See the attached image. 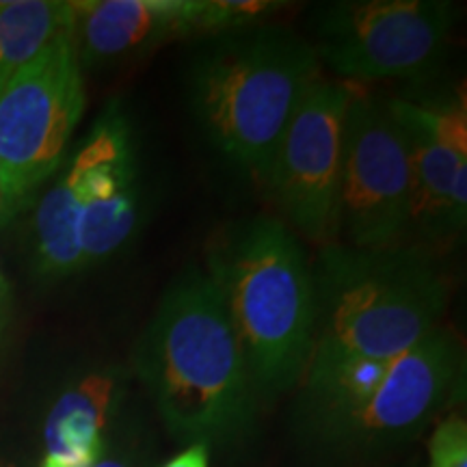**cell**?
Masks as SVG:
<instances>
[{
  "instance_id": "1",
  "label": "cell",
  "mask_w": 467,
  "mask_h": 467,
  "mask_svg": "<svg viewBox=\"0 0 467 467\" xmlns=\"http://www.w3.org/2000/svg\"><path fill=\"white\" fill-rule=\"evenodd\" d=\"M139 377L180 440L213 441L247 424L254 385L219 290L186 273L165 292L139 337Z\"/></svg>"
},
{
  "instance_id": "2",
  "label": "cell",
  "mask_w": 467,
  "mask_h": 467,
  "mask_svg": "<svg viewBox=\"0 0 467 467\" xmlns=\"http://www.w3.org/2000/svg\"><path fill=\"white\" fill-rule=\"evenodd\" d=\"M309 359H394L437 327L451 299L441 258L409 244L320 247Z\"/></svg>"
},
{
  "instance_id": "3",
  "label": "cell",
  "mask_w": 467,
  "mask_h": 467,
  "mask_svg": "<svg viewBox=\"0 0 467 467\" xmlns=\"http://www.w3.org/2000/svg\"><path fill=\"white\" fill-rule=\"evenodd\" d=\"M318 78L312 44L265 22L203 37L189 67V102L213 148L265 184L279 139Z\"/></svg>"
},
{
  "instance_id": "4",
  "label": "cell",
  "mask_w": 467,
  "mask_h": 467,
  "mask_svg": "<svg viewBox=\"0 0 467 467\" xmlns=\"http://www.w3.org/2000/svg\"><path fill=\"white\" fill-rule=\"evenodd\" d=\"M206 275L219 290L254 392L296 383L312 350V266L299 238L279 219L258 217L223 234Z\"/></svg>"
},
{
  "instance_id": "5",
  "label": "cell",
  "mask_w": 467,
  "mask_h": 467,
  "mask_svg": "<svg viewBox=\"0 0 467 467\" xmlns=\"http://www.w3.org/2000/svg\"><path fill=\"white\" fill-rule=\"evenodd\" d=\"M452 22L441 0H340L314 11L312 48L348 83L424 80L441 66Z\"/></svg>"
},
{
  "instance_id": "6",
  "label": "cell",
  "mask_w": 467,
  "mask_h": 467,
  "mask_svg": "<svg viewBox=\"0 0 467 467\" xmlns=\"http://www.w3.org/2000/svg\"><path fill=\"white\" fill-rule=\"evenodd\" d=\"M83 67L58 37L0 87V180L5 208L26 200L61 167L85 113Z\"/></svg>"
},
{
  "instance_id": "7",
  "label": "cell",
  "mask_w": 467,
  "mask_h": 467,
  "mask_svg": "<svg viewBox=\"0 0 467 467\" xmlns=\"http://www.w3.org/2000/svg\"><path fill=\"white\" fill-rule=\"evenodd\" d=\"M353 85L318 78L309 87L279 139L265 180L279 221L317 249L340 238L344 117Z\"/></svg>"
},
{
  "instance_id": "8",
  "label": "cell",
  "mask_w": 467,
  "mask_h": 467,
  "mask_svg": "<svg viewBox=\"0 0 467 467\" xmlns=\"http://www.w3.org/2000/svg\"><path fill=\"white\" fill-rule=\"evenodd\" d=\"M411 161L389 100L353 85L344 117L340 238L359 249L405 244Z\"/></svg>"
},
{
  "instance_id": "9",
  "label": "cell",
  "mask_w": 467,
  "mask_h": 467,
  "mask_svg": "<svg viewBox=\"0 0 467 467\" xmlns=\"http://www.w3.org/2000/svg\"><path fill=\"white\" fill-rule=\"evenodd\" d=\"M459 364V337L448 327H437L392 361L361 405L317 420L314 431L323 441L347 451H372L405 440L441 407Z\"/></svg>"
},
{
  "instance_id": "10",
  "label": "cell",
  "mask_w": 467,
  "mask_h": 467,
  "mask_svg": "<svg viewBox=\"0 0 467 467\" xmlns=\"http://www.w3.org/2000/svg\"><path fill=\"white\" fill-rule=\"evenodd\" d=\"M78 182L83 268L109 260L139 225V173L132 128L117 107L100 115L69 162Z\"/></svg>"
},
{
  "instance_id": "11",
  "label": "cell",
  "mask_w": 467,
  "mask_h": 467,
  "mask_svg": "<svg viewBox=\"0 0 467 467\" xmlns=\"http://www.w3.org/2000/svg\"><path fill=\"white\" fill-rule=\"evenodd\" d=\"M203 0H69L80 67L113 66L171 39L202 35Z\"/></svg>"
},
{
  "instance_id": "12",
  "label": "cell",
  "mask_w": 467,
  "mask_h": 467,
  "mask_svg": "<svg viewBox=\"0 0 467 467\" xmlns=\"http://www.w3.org/2000/svg\"><path fill=\"white\" fill-rule=\"evenodd\" d=\"M396 115V113H394ZM411 161L405 244L441 258L465 230L467 159L437 143L429 132L396 115Z\"/></svg>"
},
{
  "instance_id": "13",
  "label": "cell",
  "mask_w": 467,
  "mask_h": 467,
  "mask_svg": "<svg viewBox=\"0 0 467 467\" xmlns=\"http://www.w3.org/2000/svg\"><path fill=\"white\" fill-rule=\"evenodd\" d=\"M115 389L113 375L93 372L58 396L46 420L42 467H91L102 457Z\"/></svg>"
},
{
  "instance_id": "14",
  "label": "cell",
  "mask_w": 467,
  "mask_h": 467,
  "mask_svg": "<svg viewBox=\"0 0 467 467\" xmlns=\"http://www.w3.org/2000/svg\"><path fill=\"white\" fill-rule=\"evenodd\" d=\"M80 192L69 165L52 184L35 213V268L46 279H63L83 271L78 244Z\"/></svg>"
},
{
  "instance_id": "15",
  "label": "cell",
  "mask_w": 467,
  "mask_h": 467,
  "mask_svg": "<svg viewBox=\"0 0 467 467\" xmlns=\"http://www.w3.org/2000/svg\"><path fill=\"white\" fill-rule=\"evenodd\" d=\"M69 33V3L0 0V87Z\"/></svg>"
},
{
  "instance_id": "16",
  "label": "cell",
  "mask_w": 467,
  "mask_h": 467,
  "mask_svg": "<svg viewBox=\"0 0 467 467\" xmlns=\"http://www.w3.org/2000/svg\"><path fill=\"white\" fill-rule=\"evenodd\" d=\"M389 104L402 119L413 121L443 148L467 159V113L463 96L446 102H413L407 98H394Z\"/></svg>"
},
{
  "instance_id": "17",
  "label": "cell",
  "mask_w": 467,
  "mask_h": 467,
  "mask_svg": "<svg viewBox=\"0 0 467 467\" xmlns=\"http://www.w3.org/2000/svg\"><path fill=\"white\" fill-rule=\"evenodd\" d=\"M284 9L273 0H203L202 37L265 25L268 16Z\"/></svg>"
},
{
  "instance_id": "18",
  "label": "cell",
  "mask_w": 467,
  "mask_h": 467,
  "mask_svg": "<svg viewBox=\"0 0 467 467\" xmlns=\"http://www.w3.org/2000/svg\"><path fill=\"white\" fill-rule=\"evenodd\" d=\"M431 467H467V426L459 416L446 418L429 441Z\"/></svg>"
},
{
  "instance_id": "19",
  "label": "cell",
  "mask_w": 467,
  "mask_h": 467,
  "mask_svg": "<svg viewBox=\"0 0 467 467\" xmlns=\"http://www.w3.org/2000/svg\"><path fill=\"white\" fill-rule=\"evenodd\" d=\"M208 461H210V446L203 441H197L186 448V451L175 454V457L162 467H208Z\"/></svg>"
},
{
  "instance_id": "20",
  "label": "cell",
  "mask_w": 467,
  "mask_h": 467,
  "mask_svg": "<svg viewBox=\"0 0 467 467\" xmlns=\"http://www.w3.org/2000/svg\"><path fill=\"white\" fill-rule=\"evenodd\" d=\"M7 301H9V288L5 282L3 271H0V327L5 323V312H7Z\"/></svg>"
},
{
  "instance_id": "21",
  "label": "cell",
  "mask_w": 467,
  "mask_h": 467,
  "mask_svg": "<svg viewBox=\"0 0 467 467\" xmlns=\"http://www.w3.org/2000/svg\"><path fill=\"white\" fill-rule=\"evenodd\" d=\"M91 467H130L126 463V461H121V459H113V457H100L96 461V463H93Z\"/></svg>"
},
{
  "instance_id": "22",
  "label": "cell",
  "mask_w": 467,
  "mask_h": 467,
  "mask_svg": "<svg viewBox=\"0 0 467 467\" xmlns=\"http://www.w3.org/2000/svg\"><path fill=\"white\" fill-rule=\"evenodd\" d=\"M5 210V197H3V191H0V213Z\"/></svg>"
},
{
  "instance_id": "23",
  "label": "cell",
  "mask_w": 467,
  "mask_h": 467,
  "mask_svg": "<svg viewBox=\"0 0 467 467\" xmlns=\"http://www.w3.org/2000/svg\"><path fill=\"white\" fill-rule=\"evenodd\" d=\"M0 191H3V180H0Z\"/></svg>"
}]
</instances>
